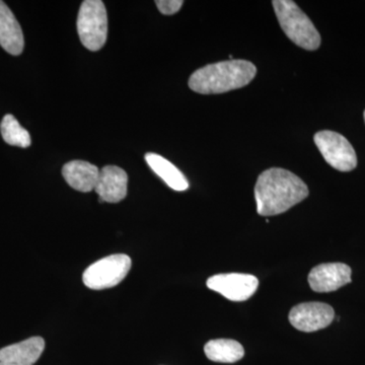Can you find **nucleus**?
<instances>
[{"label": "nucleus", "instance_id": "f257e3e1", "mask_svg": "<svg viewBox=\"0 0 365 365\" xmlns=\"http://www.w3.org/2000/svg\"><path fill=\"white\" fill-rule=\"evenodd\" d=\"M306 182L289 170L271 168L258 177L255 186L257 212L262 216L281 215L309 196Z\"/></svg>", "mask_w": 365, "mask_h": 365}, {"label": "nucleus", "instance_id": "f03ea898", "mask_svg": "<svg viewBox=\"0 0 365 365\" xmlns=\"http://www.w3.org/2000/svg\"><path fill=\"white\" fill-rule=\"evenodd\" d=\"M257 74L256 66L237 59L208 64L190 76L189 88L202 95H216L248 86Z\"/></svg>", "mask_w": 365, "mask_h": 365}, {"label": "nucleus", "instance_id": "7ed1b4c3", "mask_svg": "<svg viewBox=\"0 0 365 365\" xmlns=\"http://www.w3.org/2000/svg\"><path fill=\"white\" fill-rule=\"evenodd\" d=\"M272 4L281 29L295 45L309 51L319 49L321 35L294 1L274 0Z\"/></svg>", "mask_w": 365, "mask_h": 365}, {"label": "nucleus", "instance_id": "20e7f679", "mask_svg": "<svg viewBox=\"0 0 365 365\" xmlns=\"http://www.w3.org/2000/svg\"><path fill=\"white\" fill-rule=\"evenodd\" d=\"M78 33L83 45L90 51L102 49L107 42L108 16L104 2L86 0L79 9Z\"/></svg>", "mask_w": 365, "mask_h": 365}, {"label": "nucleus", "instance_id": "39448f33", "mask_svg": "<svg viewBox=\"0 0 365 365\" xmlns=\"http://www.w3.org/2000/svg\"><path fill=\"white\" fill-rule=\"evenodd\" d=\"M131 264L130 257L125 254L105 257L86 269L83 283L95 290L116 287L130 271Z\"/></svg>", "mask_w": 365, "mask_h": 365}, {"label": "nucleus", "instance_id": "423d86ee", "mask_svg": "<svg viewBox=\"0 0 365 365\" xmlns=\"http://www.w3.org/2000/svg\"><path fill=\"white\" fill-rule=\"evenodd\" d=\"M314 143L327 163L340 172L356 168L357 157L351 143L337 132L324 130L314 134Z\"/></svg>", "mask_w": 365, "mask_h": 365}, {"label": "nucleus", "instance_id": "0eeeda50", "mask_svg": "<svg viewBox=\"0 0 365 365\" xmlns=\"http://www.w3.org/2000/svg\"><path fill=\"white\" fill-rule=\"evenodd\" d=\"M207 287L232 302H245L253 297L259 287L256 276L250 274H218L209 278Z\"/></svg>", "mask_w": 365, "mask_h": 365}, {"label": "nucleus", "instance_id": "6e6552de", "mask_svg": "<svg viewBox=\"0 0 365 365\" xmlns=\"http://www.w3.org/2000/svg\"><path fill=\"white\" fill-rule=\"evenodd\" d=\"M288 318L297 330L311 333L330 326L335 312L332 307L323 302H304L295 306Z\"/></svg>", "mask_w": 365, "mask_h": 365}, {"label": "nucleus", "instance_id": "1a4fd4ad", "mask_svg": "<svg viewBox=\"0 0 365 365\" xmlns=\"http://www.w3.org/2000/svg\"><path fill=\"white\" fill-rule=\"evenodd\" d=\"M351 268L343 263L321 264L312 269L309 283L316 292H332L351 282Z\"/></svg>", "mask_w": 365, "mask_h": 365}, {"label": "nucleus", "instance_id": "9d476101", "mask_svg": "<svg viewBox=\"0 0 365 365\" xmlns=\"http://www.w3.org/2000/svg\"><path fill=\"white\" fill-rule=\"evenodd\" d=\"M95 191L100 197V202H120L128 191L127 173L117 165H106L100 170Z\"/></svg>", "mask_w": 365, "mask_h": 365}, {"label": "nucleus", "instance_id": "9b49d317", "mask_svg": "<svg viewBox=\"0 0 365 365\" xmlns=\"http://www.w3.org/2000/svg\"><path fill=\"white\" fill-rule=\"evenodd\" d=\"M45 349L42 337L29 338L0 349V365H34Z\"/></svg>", "mask_w": 365, "mask_h": 365}, {"label": "nucleus", "instance_id": "f8f14e48", "mask_svg": "<svg viewBox=\"0 0 365 365\" xmlns=\"http://www.w3.org/2000/svg\"><path fill=\"white\" fill-rule=\"evenodd\" d=\"M0 46L9 54L18 56L25 47L23 31L13 11L0 0Z\"/></svg>", "mask_w": 365, "mask_h": 365}, {"label": "nucleus", "instance_id": "ddd939ff", "mask_svg": "<svg viewBox=\"0 0 365 365\" xmlns=\"http://www.w3.org/2000/svg\"><path fill=\"white\" fill-rule=\"evenodd\" d=\"M100 175L97 165L85 160H72L64 165L62 176L67 184L76 191L88 193L95 191Z\"/></svg>", "mask_w": 365, "mask_h": 365}, {"label": "nucleus", "instance_id": "4468645a", "mask_svg": "<svg viewBox=\"0 0 365 365\" xmlns=\"http://www.w3.org/2000/svg\"><path fill=\"white\" fill-rule=\"evenodd\" d=\"M146 163L150 165V169L163 180L170 188L175 191H186L189 188L188 180L184 174L178 169L176 165H173L169 160H165L162 155L157 153H148L145 155Z\"/></svg>", "mask_w": 365, "mask_h": 365}, {"label": "nucleus", "instance_id": "2eb2a0df", "mask_svg": "<svg viewBox=\"0 0 365 365\" xmlns=\"http://www.w3.org/2000/svg\"><path fill=\"white\" fill-rule=\"evenodd\" d=\"M204 352L211 361L222 364H234L241 360L245 355L241 343L230 339L209 341L204 347Z\"/></svg>", "mask_w": 365, "mask_h": 365}, {"label": "nucleus", "instance_id": "dca6fc26", "mask_svg": "<svg viewBox=\"0 0 365 365\" xmlns=\"http://www.w3.org/2000/svg\"><path fill=\"white\" fill-rule=\"evenodd\" d=\"M0 131L2 138L9 145L26 148L32 144L30 133L21 126L13 115L7 114L4 117L0 124Z\"/></svg>", "mask_w": 365, "mask_h": 365}, {"label": "nucleus", "instance_id": "f3484780", "mask_svg": "<svg viewBox=\"0 0 365 365\" xmlns=\"http://www.w3.org/2000/svg\"><path fill=\"white\" fill-rule=\"evenodd\" d=\"M158 11L165 16L175 14L181 9L184 1L182 0H157L155 1Z\"/></svg>", "mask_w": 365, "mask_h": 365}, {"label": "nucleus", "instance_id": "a211bd4d", "mask_svg": "<svg viewBox=\"0 0 365 365\" xmlns=\"http://www.w3.org/2000/svg\"><path fill=\"white\" fill-rule=\"evenodd\" d=\"M364 121H365V111H364Z\"/></svg>", "mask_w": 365, "mask_h": 365}]
</instances>
